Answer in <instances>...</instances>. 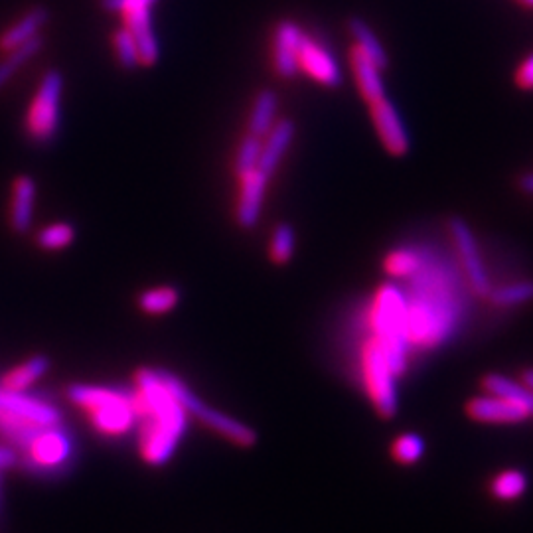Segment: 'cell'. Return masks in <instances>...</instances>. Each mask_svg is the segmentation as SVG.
<instances>
[{
	"instance_id": "27",
	"label": "cell",
	"mask_w": 533,
	"mask_h": 533,
	"mask_svg": "<svg viewBox=\"0 0 533 533\" xmlns=\"http://www.w3.org/2000/svg\"><path fill=\"white\" fill-rule=\"evenodd\" d=\"M528 490V476L520 470H504L494 476L490 484V492L494 498L510 502L520 498Z\"/></svg>"
},
{
	"instance_id": "2",
	"label": "cell",
	"mask_w": 533,
	"mask_h": 533,
	"mask_svg": "<svg viewBox=\"0 0 533 533\" xmlns=\"http://www.w3.org/2000/svg\"><path fill=\"white\" fill-rule=\"evenodd\" d=\"M411 279L413 297L407 299L409 346H439L451 336L458 318L457 306L447 293V277L443 271L431 269L425 261L423 269Z\"/></svg>"
},
{
	"instance_id": "20",
	"label": "cell",
	"mask_w": 533,
	"mask_h": 533,
	"mask_svg": "<svg viewBox=\"0 0 533 533\" xmlns=\"http://www.w3.org/2000/svg\"><path fill=\"white\" fill-rule=\"evenodd\" d=\"M482 387H484L486 393H494V395H500V397H506V399L516 401L532 417L533 389H530L528 385H524L522 381L512 380V378L502 376V374H488L482 380Z\"/></svg>"
},
{
	"instance_id": "21",
	"label": "cell",
	"mask_w": 533,
	"mask_h": 533,
	"mask_svg": "<svg viewBox=\"0 0 533 533\" xmlns=\"http://www.w3.org/2000/svg\"><path fill=\"white\" fill-rule=\"evenodd\" d=\"M275 117H277V95H275V91H271V89L259 91L257 97H255L249 121H247L249 135L259 137V139L265 137L273 129V125L277 123Z\"/></svg>"
},
{
	"instance_id": "32",
	"label": "cell",
	"mask_w": 533,
	"mask_h": 533,
	"mask_svg": "<svg viewBox=\"0 0 533 533\" xmlns=\"http://www.w3.org/2000/svg\"><path fill=\"white\" fill-rule=\"evenodd\" d=\"M425 455V441L415 433L397 437L391 445V457L399 464H415Z\"/></svg>"
},
{
	"instance_id": "8",
	"label": "cell",
	"mask_w": 533,
	"mask_h": 533,
	"mask_svg": "<svg viewBox=\"0 0 533 533\" xmlns=\"http://www.w3.org/2000/svg\"><path fill=\"white\" fill-rule=\"evenodd\" d=\"M64 91V77L52 70L42 77L38 91L26 113V133L36 143H48L56 137L60 127V103Z\"/></svg>"
},
{
	"instance_id": "16",
	"label": "cell",
	"mask_w": 533,
	"mask_h": 533,
	"mask_svg": "<svg viewBox=\"0 0 533 533\" xmlns=\"http://www.w3.org/2000/svg\"><path fill=\"white\" fill-rule=\"evenodd\" d=\"M265 137L267 141L261 147V158L257 168L263 170L267 176H271L295 139V125L289 119H281L273 125V129Z\"/></svg>"
},
{
	"instance_id": "39",
	"label": "cell",
	"mask_w": 533,
	"mask_h": 533,
	"mask_svg": "<svg viewBox=\"0 0 533 533\" xmlns=\"http://www.w3.org/2000/svg\"><path fill=\"white\" fill-rule=\"evenodd\" d=\"M524 6H528V8H533V0H520Z\"/></svg>"
},
{
	"instance_id": "24",
	"label": "cell",
	"mask_w": 533,
	"mask_h": 533,
	"mask_svg": "<svg viewBox=\"0 0 533 533\" xmlns=\"http://www.w3.org/2000/svg\"><path fill=\"white\" fill-rule=\"evenodd\" d=\"M348 30L354 36V46H358L380 70H385L389 60H387V52L381 46L376 32L362 18H350Z\"/></svg>"
},
{
	"instance_id": "11",
	"label": "cell",
	"mask_w": 533,
	"mask_h": 533,
	"mask_svg": "<svg viewBox=\"0 0 533 533\" xmlns=\"http://www.w3.org/2000/svg\"><path fill=\"white\" fill-rule=\"evenodd\" d=\"M297 62H299V72H303L320 85L338 87L342 83V70L336 58L328 52L324 44H320L306 32H303L299 42Z\"/></svg>"
},
{
	"instance_id": "14",
	"label": "cell",
	"mask_w": 533,
	"mask_h": 533,
	"mask_svg": "<svg viewBox=\"0 0 533 533\" xmlns=\"http://www.w3.org/2000/svg\"><path fill=\"white\" fill-rule=\"evenodd\" d=\"M267 184L269 176L259 168L239 176V200H237L235 218L241 228L251 229L257 226L265 202Z\"/></svg>"
},
{
	"instance_id": "25",
	"label": "cell",
	"mask_w": 533,
	"mask_h": 533,
	"mask_svg": "<svg viewBox=\"0 0 533 533\" xmlns=\"http://www.w3.org/2000/svg\"><path fill=\"white\" fill-rule=\"evenodd\" d=\"M42 46H44L42 36H36V38H32L30 42H26V44H22V46H18V48L6 52V58L0 62V89H2L12 77L16 76V72H18L26 62H30V60L42 50Z\"/></svg>"
},
{
	"instance_id": "19",
	"label": "cell",
	"mask_w": 533,
	"mask_h": 533,
	"mask_svg": "<svg viewBox=\"0 0 533 533\" xmlns=\"http://www.w3.org/2000/svg\"><path fill=\"white\" fill-rule=\"evenodd\" d=\"M50 20V10L44 6H36L30 12H26L16 24H12L8 30L0 34V52H10L32 38L40 36V30Z\"/></svg>"
},
{
	"instance_id": "23",
	"label": "cell",
	"mask_w": 533,
	"mask_h": 533,
	"mask_svg": "<svg viewBox=\"0 0 533 533\" xmlns=\"http://www.w3.org/2000/svg\"><path fill=\"white\" fill-rule=\"evenodd\" d=\"M50 370V360L46 356H34L14 370H10L6 376H2L0 385L10 391H26L32 383L42 380L46 372Z\"/></svg>"
},
{
	"instance_id": "33",
	"label": "cell",
	"mask_w": 533,
	"mask_h": 533,
	"mask_svg": "<svg viewBox=\"0 0 533 533\" xmlns=\"http://www.w3.org/2000/svg\"><path fill=\"white\" fill-rule=\"evenodd\" d=\"M261 139L259 137H253V135H247L241 145H239V151L235 156V174L237 178L245 172H251L257 168L259 164V158H261Z\"/></svg>"
},
{
	"instance_id": "18",
	"label": "cell",
	"mask_w": 533,
	"mask_h": 533,
	"mask_svg": "<svg viewBox=\"0 0 533 533\" xmlns=\"http://www.w3.org/2000/svg\"><path fill=\"white\" fill-rule=\"evenodd\" d=\"M36 202V182L30 176H18L12 184V204H10V226L16 233H24L34 220Z\"/></svg>"
},
{
	"instance_id": "5",
	"label": "cell",
	"mask_w": 533,
	"mask_h": 533,
	"mask_svg": "<svg viewBox=\"0 0 533 533\" xmlns=\"http://www.w3.org/2000/svg\"><path fill=\"white\" fill-rule=\"evenodd\" d=\"M54 425H62V413L52 403L0 385V433L18 447L26 449L42 429Z\"/></svg>"
},
{
	"instance_id": "12",
	"label": "cell",
	"mask_w": 533,
	"mask_h": 533,
	"mask_svg": "<svg viewBox=\"0 0 533 533\" xmlns=\"http://www.w3.org/2000/svg\"><path fill=\"white\" fill-rule=\"evenodd\" d=\"M370 113L383 149L393 156L409 153L411 139L395 105L387 97H381L370 103Z\"/></svg>"
},
{
	"instance_id": "9",
	"label": "cell",
	"mask_w": 533,
	"mask_h": 533,
	"mask_svg": "<svg viewBox=\"0 0 533 533\" xmlns=\"http://www.w3.org/2000/svg\"><path fill=\"white\" fill-rule=\"evenodd\" d=\"M26 460L32 468L40 472H54L66 466L74 453L72 437L62 429V425L42 429L24 449Z\"/></svg>"
},
{
	"instance_id": "4",
	"label": "cell",
	"mask_w": 533,
	"mask_h": 533,
	"mask_svg": "<svg viewBox=\"0 0 533 533\" xmlns=\"http://www.w3.org/2000/svg\"><path fill=\"white\" fill-rule=\"evenodd\" d=\"M68 397L87 413L93 429L101 435L123 437L137 423L131 393L101 385L76 383L68 389Z\"/></svg>"
},
{
	"instance_id": "34",
	"label": "cell",
	"mask_w": 533,
	"mask_h": 533,
	"mask_svg": "<svg viewBox=\"0 0 533 533\" xmlns=\"http://www.w3.org/2000/svg\"><path fill=\"white\" fill-rule=\"evenodd\" d=\"M156 0H101V6L109 12H117V14H123V12H129L133 8H141V6H149L153 8Z\"/></svg>"
},
{
	"instance_id": "36",
	"label": "cell",
	"mask_w": 533,
	"mask_h": 533,
	"mask_svg": "<svg viewBox=\"0 0 533 533\" xmlns=\"http://www.w3.org/2000/svg\"><path fill=\"white\" fill-rule=\"evenodd\" d=\"M16 453L10 447H0V470H6L16 464Z\"/></svg>"
},
{
	"instance_id": "37",
	"label": "cell",
	"mask_w": 533,
	"mask_h": 533,
	"mask_svg": "<svg viewBox=\"0 0 533 533\" xmlns=\"http://www.w3.org/2000/svg\"><path fill=\"white\" fill-rule=\"evenodd\" d=\"M518 186H520V190H522L524 194H530V196H533V172L524 174V176L520 178Z\"/></svg>"
},
{
	"instance_id": "35",
	"label": "cell",
	"mask_w": 533,
	"mask_h": 533,
	"mask_svg": "<svg viewBox=\"0 0 533 533\" xmlns=\"http://www.w3.org/2000/svg\"><path fill=\"white\" fill-rule=\"evenodd\" d=\"M516 83L522 89H533V54H530L516 72Z\"/></svg>"
},
{
	"instance_id": "17",
	"label": "cell",
	"mask_w": 533,
	"mask_h": 533,
	"mask_svg": "<svg viewBox=\"0 0 533 533\" xmlns=\"http://www.w3.org/2000/svg\"><path fill=\"white\" fill-rule=\"evenodd\" d=\"M350 66L356 77L358 91L362 93L368 105L385 97V85L381 79L380 68L358 46H352L350 50Z\"/></svg>"
},
{
	"instance_id": "22",
	"label": "cell",
	"mask_w": 533,
	"mask_h": 533,
	"mask_svg": "<svg viewBox=\"0 0 533 533\" xmlns=\"http://www.w3.org/2000/svg\"><path fill=\"white\" fill-rule=\"evenodd\" d=\"M425 261L427 259L419 249L397 247L385 255L383 269L393 279H411L423 269Z\"/></svg>"
},
{
	"instance_id": "13",
	"label": "cell",
	"mask_w": 533,
	"mask_h": 533,
	"mask_svg": "<svg viewBox=\"0 0 533 533\" xmlns=\"http://www.w3.org/2000/svg\"><path fill=\"white\" fill-rule=\"evenodd\" d=\"M466 415L478 423H498V425H514L530 417L522 405L494 393L472 397L466 403Z\"/></svg>"
},
{
	"instance_id": "7",
	"label": "cell",
	"mask_w": 533,
	"mask_h": 533,
	"mask_svg": "<svg viewBox=\"0 0 533 533\" xmlns=\"http://www.w3.org/2000/svg\"><path fill=\"white\" fill-rule=\"evenodd\" d=\"M360 372L366 393L383 419H391L397 413V385L395 372L391 370L380 342L372 336L364 342L360 352Z\"/></svg>"
},
{
	"instance_id": "31",
	"label": "cell",
	"mask_w": 533,
	"mask_h": 533,
	"mask_svg": "<svg viewBox=\"0 0 533 533\" xmlns=\"http://www.w3.org/2000/svg\"><path fill=\"white\" fill-rule=\"evenodd\" d=\"M74 239H76V229L72 224H66V222L46 226V228L40 229L36 235V243L46 251L64 249V247L72 245Z\"/></svg>"
},
{
	"instance_id": "26",
	"label": "cell",
	"mask_w": 533,
	"mask_h": 533,
	"mask_svg": "<svg viewBox=\"0 0 533 533\" xmlns=\"http://www.w3.org/2000/svg\"><path fill=\"white\" fill-rule=\"evenodd\" d=\"M494 306L508 308V306L526 305L533 301V281H514L502 287H492V291L486 297Z\"/></svg>"
},
{
	"instance_id": "29",
	"label": "cell",
	"mask_w": 533,
	"mask_h": 533,
	"mask_svg": "<svg viewBox=\"0 0 533 533\" xmlns=\"http://www.w3.org/2000/svg\"><path fill=\"white\" fill-rule=\"evenodd\" d=\"M295 245H297L295 229L291 228L289 224L277 226L275 231H273V235H271V243H269V257H271V261L277 263V265L289 263L293 259Z\"/></svg>"
},
{
	"instance_id": "1",
	"label": "cell",
	"mask_w": 533,
	"mask_h": 533,
	"mask_svg": "<svg viewBox=\"0 0 533 533\" xmlns=\"http://www.w3.org/2000/svg\"><path fill=\"white\" fill-rule=\"evenodd\" d=\"M133 407L139 429V453L151 466L166 464L176 453L188 425V413L160 380L156 370L143 368L135 374Z\"/></svg>"
},
{
	"instance_id": "3",
	"label": "cell",
	"mask_w": 533,
	"mask_h": 533,
	"mask_svg": "<svg viewBox=\"0 0 533 533\" xmlns=\"http://www.w3.org/2000/svg\"><path fill=\"white\" fill-rule=\"evenodd\" d=\"M370 330L385 352V358L395 372L403 376L409 358L407 340V297L393 285H385L376 293L370 312Z\"/></svg>"
},
{
	"instance_id": "30",
	"label": "cell",
	"mask_w": 533,
	"mask_h": 533,
	"mask_svg": "<svg viewBox=\"0 0 533 533\" xmlns=\"http://www.w3.org/2000/svg\"><path fill=\"white\" fill-rule=\"evenodd\" d=\"M113 48H115V56H117L119 64L125 70H135V68L141 66V56H139L137 40L131 34V30H127L125 26H121L113 34Z\"/></svg>"
},
{
	"instance_id": "15",
	"label": "cell",
	"mask_w": 533,
	"mask_h": 533,
	"mask_svg": "<svg viewBox=\"0 0 533 533\" xmlns=\"http://www.w3.org/2000/svg\"><path fill=\"white\" fill-rule=\"evenodd\" d=\"M303 30L299 24L291 20H283L275 28L273 36V66L275 72L285 79L299 74V42H301Z\"/></svg>"
},
{
	"instance_id": "28",
	"label": "cell",
	"mask_w": 533,
	"mask_h": 533,
	"mask_svg": "<svg viewBox=\"0 0 533 533\" xmlns=\"http://www.w3.org/2000/svg\"><path fill=\"white\" fill-rule=\"evenodd\" d=\"M178 301H180V295L174 287H154L139 297V306L143 312L158 316V314L170 312L174 306L178 305Z\"/></svg>"
},
{
	"instance_id": "10",
	"label": "cell",
	"mask_w": 533,
	"mask_h": 533,
	"mask_svg": "<svg viewBox=\"0 0 533 533\" xmlns=\"http://www.w3.org/2000/svg\"><path fill=\"white\" fill-rule=\"evenodd\" d=\"M449 229H451V237L457 247L458 259H460V265L464 269V277L470 289L480 297H488V293L492 291V283H490V277H488V271L482 261L478 241L472 229L460 218H453L449 222Z\"/></svg>"
},
{
	"instance_id": "38",
	"label": "cell",
	"mask_w": 533,
	"mask_h": 533,
	"mask_svg": "<svg viewBox=\"0 0 533 533\" xmlns=\"http://www.w3.org/2000/svg\"><path fill=\"white\" fill-rule=\"evenodd\" d=\"M522 383H524V385H528V387H530V389H533V368H528V370H524V372H522Z\"/></svg>"
},
{
	"instance_id": "6",
	"label": "cell",
	"mask_w": 533,
	"mask_h": 533,
	"mask_svg": "<svg viewBox=\"0 0 533 533\" xmlns=\"http://www.w3.org/2000/svg\"><path fill=\"white\" fill-rule=\"evenodd\" d=\"M158 374H160V380L164 381V385L170 389V393L176 397V401L184 407V411L188 415H194L200 423H204L212 431L220 433L222 437H226L228 441H231L237 447L249 449V447H253L257 443V435H255V431L251 427H247L241 421L231 419L229 415L218 411V409H212V407L204 405L200 401V397L194 395L184 381L172 376L170 372H158Z\"/></svg>"
}]
</instances>
